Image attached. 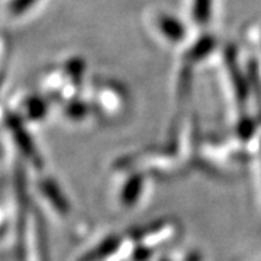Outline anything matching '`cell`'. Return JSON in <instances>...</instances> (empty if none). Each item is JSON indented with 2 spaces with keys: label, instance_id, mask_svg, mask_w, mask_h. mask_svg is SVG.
<instances>
[{
  "label": "cell",
  "instance_id": "1",
  "mask_svg": "<svg viewBox=\"0 0 261 261\" xmlns=\"http://www.w3.org/2000/svg\"><path fill=\"white\" fill-rule=\"evenodd\" d=\"M160 25H161L163 32H164L168 38H171V39H178V38L183 37V27L178 23L177 20H174V19L171 18H164L161 19Z\"/></svg>",
  "mask_w": 261,
  "mask_h": 261
},
{
  "label": "cell",
  "instance_id": "2",
  "mask_svg": "<svg viewBox=\"0 0 261 261\" xmlns=\"http://www.w3.org/2000/svg\"><path fill=\"white\" fill-rule=\"evenodd\" d=\"M211 13V0H195V19L199 23H206Z\"/></svg>",
  "mask_w": 261,
  "mask_h": 261
},
{
  "label": "cell",
  "instance_id": "3",
  "mask_svg": "<svg viewBox=\"0 0 261 261\" xmlns=\"http://www.w3.org/2000/svg\"><path fill=\"white\" fill-rule=\"evenodd\" d=\"M35 0H13V3H12V10L15 12V13H20V12H23V10L29 8V5H32Z\"/></svg>",
  "mask_w": 261,
  "mask_h": 261
}]
</instances>
